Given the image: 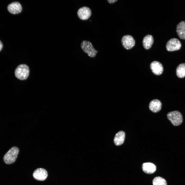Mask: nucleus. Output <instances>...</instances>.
<instances>
[{
    "label": "nucleus",
    "mask_w": 185,
    "mask_h": 185,
    "mask_svg": "<svg viewBox=\"0 0 185 185\" xmlns=\"http://www.w3.org/2000/svg\"><path fill=\"white\" fill-rule=\"evenodd\" d=\"M176 32L178 36L181 39H185V22L182 21L177 25Z\"/></svg>",
    "instance_id": "ddd939ff"
},
{
    "label": "nucleus",
    "mask_w": 185,
    "mask_h": 185,
    "mask_svg": "<svg viewBox=\"0 0 185 185\" xmlns=\"http://www.w3.org/2000/svg\"><path fill=\"white\" fill-rule=\"evenodd\" d=\"M143 171L145 173L151 174L154 173L156 170V167L153 163L147 162L144 163L142 166Z\"/></svg>",
    "instance_id": "f8f14e48"
},
{
    "label": "nucleus",
    "mask_w": 185,
    "mask_h": 185,
    "mask_svg": "<svg viewBox=\"0 0 185 185\" xmlns=\"http://www.w3.org/2000/svg\"><path fill=\"white\" fill-rule=\"evenodd\" d=\"M29 70L28 67L26 64H21L19 65L15 71L16 77L21 80L26 79L29 76Z\"/></svg>",
    "instance_id": "f03ea898"
},
{
    "label": "nucleus",
    "mask_w": 185,
    "mask_h": 185,
    "mask_svg": "<svg viewBox=\"0 0 185 185\" xmlns=\"http://www.w3.org/2000/svg\"><path fill=\"white\" fill-rule=\"evenodd\" d=\"M176 73L177 76L183 78L185 76V63L180 64L177 67Z\"/></svg>",
    "instance_id": "dca6fc26"
},
{
    "label": "nucleus",
    "mask_w": 185,
    "mask_h": 185,
    "mask_svg": "<svg viewBox=\"0 0 185 185\" xmlns=\"http://www.w3.org/2000/svg\"><path fill=\"white\" fill-rule=\"evenodd\" d=\"M154 42L153 37L151 35H146L144 38L143 44L144 48L146 49H148L151 47Z\"/></svg>",
    "instance_id": "2eb2a0df"
},
{
    "label": "nucleus",
    "mask_w": 185,
    "mask_h": 185,
    "mask_svg": "<svg viewBox=\"0 0 185 185\" xmlns=\"http://www.w3.org/2000/svg\"><path fill=\"white\" fill-rule=\"evenodd\" d=\"M47 171L42 168H38L36 169L33 173V176L36 180L40 181L45 180L48 176Z\"/></svg>",
    "instance_id": "6e6552de"
},
{
    "label": "nucleus",
    "mask_w": 185,
    "mask_h": 185,
    "mask_svg": "<svg viewBox=\"0 0 185 185\" xmlns=\"http://www.w3.org/2000/svg\"><path fill=\"white\" fill-rule=\"evenodd\" d=\"M162 104L161 101L157 99L152 100L149 105V108L150 110L154 113L159 112L162 107Z\"/></svg>",
    "instance_id": "9b49d317"
},
{
    "label": "nucleus",
    "mask_w": 185,
    "mask_h": 185,
    "mask_svg": "<svg viewBox=\"0 0 185 185\" xmlns=\"http://www.w3.org/2000/svg\"><path fill=\"white\" fill-rule=\"evenodd\" d=\"M153 185H167L166 180L163 178L160 177H155L153 181Z\"/></svg>",
    "instance_id": "f3484780"
},
{
    "label": "nucleus",
    "mask_w": 185,
    "mask_h": 185,
    "mask_svg": "<svg viewBox=\"0 0 185 185\" xmlns=\"http://www.w3.org/2000/svg\"><path fill=\"white\" fill-rule=\"evenodd\" d=\"M181 46V43L180 41L177 38H173L168 41L166 48L168 51H173L179 50Z\"/></svg>",
    "instance_id": "39448f33"
},
{
    "label": "nucleus",
    "mask_w": 185,
    "mask_h": 185,
    "mask_svg": "<svg viewBox=\"0 0 185 185\" xmlns=\"http://www.w3.org/2000/svg\"><path fill=\"white\" fill-rule=\"evenodd\" d=\"M77 14L78 17L80 20H85L90 17L91 15V11L89 7L84 6L78 10Z\"/></svg>",
    "instance_id": "423d86ee"
},
{
    "label": "nucleus",
    "mask_w": 185,
    "mask_h": 185,
    "mask_svg": "<svg viewBox=\"0 0 185 185\" xmlns=\"http://www.w3.org/2000/svg\"><path fill=\"white\" fill-rule=\"evenodd\" d=\"M150 68L153 72L155 75H161L163 70V67L160 62L158 61H153L150 64Z\"/></svg>",
    "instance_id": "1a4fd4ad"
},
{
    "label": "nucleus",
    "mask_w": 185,
    "mask_h": 185,
    "mask_svg": "<svg viewBox=\"0 0 185 185\" xmlns=\"http://www.w3.org/2000/svg\"><path fill=\"white\" fill-rule=\"evenodd\" d=\"M168 119L174 125H180L183 122V117L181 114L178 111H174L168 113L167 114Z\"/></svg>",
    "instance_id": "20e7f679"
},
{
    "label": "nucleus",
    "mask_w": 185,
    "mask_h": 185,
    "mask_svg": "<svg viewBox=\"0 0 185 185\" xmlns=\"http://www.w3.org/2000/svg\"><path fill=\"white\" fill-rule=\"evenodd\" d=\"M125 137V133L120 131L117 133L114 137V141L115 144L117 146L120 145L124 143Z\"/></svg>",
    "instance_id": "4468645a"
},
{
    "label": "nucleus",
    "mask_w": 185,
    "mask_h": 185,
    "mask_svg": "<svg viewBox=\"0 0 185 185\" xmlns=\"http://www.w3.org/2000/svg\"><path fill=\"white\" fill-rule=\"evenodd\" d=\"M121 42L124 47L128 50L132 48L135 43V41L133 37L130 35L124 36L122 38Z\"/></svg>",
    "instance_id": "0eeeda50"
},
{
    "label": "nucleus",
    "mask_w": 185,
    "mask_h": 185,
    "mask_svg": "<svg viewBox=\"0 0 185 185\" xmlns=\"http://www.w3.org/2000/svg\"><path fill=\"white\" fill-rule=\"evenodd\" d=\"M117 1V0H107V2L108 3L110 4H113Z\"/></svg>",
    "instance_id": "a211bd4d"
},
{
    "label": "nucleus",
    "mask_w": 185,
    "mask_h": 185,
    "mask_svg": "<svg viewBox=\"0 0 185 185\" xmlns=\"http://www.w3.org/2000/svg\"><path fill=\"white\" fill-rule=\"evenodd\" d=\"M19 152L18 148L14 146L10 149L4 156L3 160L7 164H10L16 161Z\"/></svg>",
    "instance_id": "f257e3e1"
},
{
    "label": "nucleus",
    "mask_w": 185,
    "mask_h": 185,
    "mask_svg": "<svg viewBox=\"0 0 185 185\" xmlns=\"http://www.w3.org/2000/svg\"><path fill=\"white\" fill-rule=\"evenodd\" d=\"M81 47L83 51L91 58L95 57L98 51L96 50L92 43L89 41L84 40L80 44Z\"/></svg>",
    "instance_id": "7ed1b4c3"
},
{
    "label": "nucleus",
    "mask_w": 185,
    "mask_h": 185,
    "mask_svg": "<svg viewBox=\"0 0 185 185\" xmlns=\"http://www.w3.org/2000/svg\"><path fill=\"white\" fill-rule=\"evenodd\" d=\"M7 9L11 13L16 14H18L21 12L22 7L21 5L19 2H14L8 5Z\"/></svg>",
    "instance_id": "9d476101"
},
{
    "label": "nucleus",
    "mask_w": 185,
    "mask_h": 185,
    "mask_svg": "<svg viewBox=\"0 0 185 185\" xmlns=\"http://www.w3.org/2000/svg\"><path fill=\"white\" fill-rule=\"evenodd\" d=\"M3 47V44L1 41L0 40V51L2 50Z\"/></svg>",
    "instance_id": "6ab92c4d"
}]
</instances>
